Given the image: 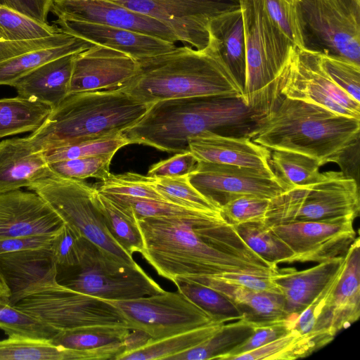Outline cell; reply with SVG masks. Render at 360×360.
Wrapping results in <instances>:
<instances>
[{
  "instance_id": "obj_1",
  "label": "cell",
  "mask_w": 360,
  "mask_h": 360,
  "mask_svg": "<svg viewBox=\"0 0 360 360\" xmlns=\"http://www.w3.org/2000/svg\"><path fill=\"white\" fill-rule=\"evenodd\" d=\"M142 257L158 275L175 278L214 277L226 273L270 277L278 266L264 259L240 237L220 211L136 220Z\"/></svg>"
},
{
  "instance_id": "obj_2",
  "label": "cell",
  "mask_w": 360,
  "mask_h": 360,
  "mask_svg": "<svg viewBox=\"0 0 360 360\" xmlns=\"http://www.w3.org/2000/svg\"><path fill=\"white\" fill-rule=\"evenodd\" d=\"M260 120L241 98L219 96L163 100L122 134L130 143L167 153L189 151L188 141L210 131L250 138Z\"/></svg>"
},
{
  "instance_id": "obj_3",
  "label": "cell",
  "mask_w": 360,
  "mask_h": 360,
  "mask_svg": "<svg viewBox=\"0 0 360 360\" xmlns=\"http://www.w3.org/2000/svg\"><path fill=\"white\" fill-rule=\"evenodd\" d=\"M138 63L136 75L122 89L143 103L209 96L244 98L243 89L210 37L203 49L176 46Z\"/></svg>"
},
{
  "instance_id": "obj_4",
  "label": "cell",
  "mask_w": 360,
  "mask_h": 360,
  "mask_svg": "<svg viewBox=\"0 0 360 360\" xmlns=\"http://www.w3.org/2000/svg\"><path fill=\"white\" fill-rule=\"evenodd\" d=\"M359 132L360 119L283 96L259 121L250 138L270 150L305 155L322 166L338 164L343 153L359 141Z\"/></svg>"
},
{
  "instance_id": "obj_5",
  "label": "cell",
  "mask_w": 360,
  "mask_h": 360,
  "mask_svg": "<svg viewBox=\"0 0 360 360\" xmlns=\"http://www.w3.org/2000/svg\"><path fill=\"white\" fill-rule=\"evenodd\" d=\"M152 104L122 89L69 94L27 136L40 151L87 139L122 134Z\"/></svg>"
},
{
  "instance_id": "obj_6",
  "label": "cell",
  "mask_w": 360,
  "mask_h": 360,
  "mask_svg": "<svg viewBox=\"0 0 360 360\" xmlns=\"http://www.w3.org/2000/svg\"><path fill=\"white\" fill-rule=\"evenodd\" d=\"M246 56L245 104L261 119L283 97L284 70L296 47L267 13L264 0H239Z\"/></svg>"
},
{
  "instance_id": "obj_7",
  "label": "cell",
  "mask_w": 360,
  "mask_h": 360,
  "mask_svg": "<svg viewBox=\"0 0 360 360\" xmlns=\"http://www.w3.org/2000/svg\"><path fill=\"white\" fill-rule=\"evenodd\" d=\"M56 269L58 283L103 300L135 299L165 291L138 264L120 262L84 237L78 264Z\"/></svg>"
},
{
  "instance_id": "obj_8",
  "label": "cell",
  "mask_w": 360,
  "mask_h": 360,
  "mask_svg": "<svg viewBox=\"0 0 360 360\" xmlns=\"http://www.w3.org/2000/svg\"><path fill=\"white\" fill-rule=\"evenodd\" d=\"M360 210L358 182L342 172L321 173L309 185L288 190L271 199L264 224L266 226L340 217L355 219Z\"/></svg>"
},
{
  "instance_id": "obj_9",
  "label": "cell",
  "mask_w": 360,
  "mask_h": 360,
  "mask_svg": "<svg viewBox=\"0 0 360 360\" xmlns=\"http://www.w3.org/2000/svg\"><path fill=\"white\" fill-rule=\"evenodd\" d=\"M12 305L60 331L97 326H127L110 302L67 288L56 278L31 285Z\"/></svg>"
},
{
  "instance_id": "obj_10",
  "label": "cell",
  "mask_w": 360,
  "mask_h": 360,
  "mask_svg": "<svg viewBox=\"0 0 360 360\" xmlns=\"http://www.w3.org/2000/svg\"><path fill=\"white\" fill-rule=\"evenodd\" d=\"M302 49L360 65V0H295Z\"/></svg>"
},
{
  "instance_id": "obj_11",
  "label": "cell",
  "mask_w": 360,
  "mask_h": 360,
  "mask_svg": "<svg viewBox=\"0 0 360 360\" xmlns=\"http://www.w3.org/2000/svg\"><path fill=\"white\" fill-rule=\"evenodd\" d=\"M41 196L63 221L122 263L136 266L131 255L109 233L94 198L95 187L83 180L52 174L27 187Z\"/></svg>"
},
{
  "instance_id": "obj_12",
  "label": "cell",
  "mask_w": 360,
  "mask_h": 360,
  "mask_svg": "<svg viewBox=\"0 0 360 360\" xmlns=\"http://www.w3.org/2000/svg\"><path fill=\"white\" fill-rule=\"evenodd\" d=\"M121 314L130 330L151 340L186 332L218 321L180 292L164 291L139 298L105 300ZM226 323V322H224Z\"/></svg>"
},
{
  "instance_id": "obj_13",
  "label": "cell",
  "mask_w": 360,
  "mask_h": 360,
  "mask_svg": "<svg viewBox=\"0 0 360 360\" xmlns=\"http://www.w3.org/2000/svg\"><path fill=\"white\" fill-rule=\"evenodd\" d=\"M167 26L179 42L197 50L209 43V25L219 15L240 8L239 0H110Z\"/></svg>"
},
{
  "instance_id": "obj_14",
  "label": "cell",
  "mask_w": 360,
  "mask_h": 360,
  "mask_svg": "<svg viewBox=\"0 0 360 360\" xmlns=\"http://www.w3.org/2000/svg\"><path fill=\"white\" fill-rule=\"evenodd\" d=\"M281 95L360 119V103L330 78L321 65L319 53L294 48L284 70Z\"/></svg>"
},
{
  "instance_id": "obj_15",
  "label": "cell",
  "mask_w": 360,
  "mask_h": 360,
  "mask_svg": "<svg viewBox=\"0 0 360 360\" xmlns=\"http://www.w3.org/2000/svg\"><path fill=\"white\" fill-rule=\"evenodd\" d=\"M188 179L219 210L229 200L242 195L271 200L286 191L273 173L231 165L198 161Z\"/></svg>"
},
{
  "instance_id": "obj_16",
  "label": "cell",
  "mask_w": 360,
  "mask_h": 360,
  "mask_svg": "<svg viewBox=\"0 0 360 360\" xmlns=\"http://www.w3.org/2000/svg\"><path fill=\"white\" fill-rule=\"evenodd\" d=\"M354 219L292 221L272 225L271 231L293 251V262H322L345 255L356 239Z\"/></svg>"
},
{
  "instance_id": "obj_17",
  "label": "cell",
  "mask_w": 360,
  "mask_h": 360,
  "mask_svg": "<svg viewBox=\"0 0 360 360\" xmlns=\"http://www.w3.org/2000/svg\"><path fill=\"white\" fill-rule=\"evenodd\" d=\"M139 63L112 49L92 45L75 54L69 94L124 88L136 75Z\"/></svg>"
},
{
  "instance_id": "obj_18",
  "label": "cell",
  "mask_w": 360,
  "mask_h": 360,
  "mask_svg": "<svg viewBox=\"0 0 360 360\" xmlns=\"http://www.w3.org/2000/svg\"><path fill=\"white\" fill-rule=\"evenodd\" d=\"M51 12L58 18L122 28L175 44L179 41L160 21L110 0H53Z\"/></svg>"
},
{
  "instance_id": "obj_19",
  "label": "cell",
  "mask_w": 360,
  "mask_h": 360,
  "mask_svg": "<svg viewBox=\"0 0 360 360\" xmlns=\"http://www.w3.org/2000/svg\"><path fill=\"white\" fill-rule=\"evenodd\" d=\"M360 316V241L356 237L345 261L326 288L318 321L319 330L333 336Z\"/></svg>"
},
{
  "instance_id": "obj_20",
  "label": "cell",
  "mask_w": 360,
  "mask_h": 360,
  "mask_svg": "<svg viewBox=\"0 0 360 360\" xmlns=\"http://www.w3.org/2000/svg\"><path fill=\"white\" fill-rule=\"evenodd\" d=\"M65 222L35 192L19 190L0 193V240L55 236Z\"/></svg>"
},
{
  "instance_id": "obj_21",
  "label": "cell",
  "mask_w": 360,
  "mask_h": 360,
  "mask_svg": "<svg viewBox=\"0 0 360 360\" xmlns=\"http://www.w3.org/2000/svg\"><path fill=\"white\" fill-rule=\"evenodd\" d=\"M60 32L124 53L137 62L169 53L175 43L151 35L105 25L57 18Z\"/></svg>"
},
{
  "instance_id": "obj_22",
  "label": "cell",
  "mask_w": 360,
  "mask_h": 360,
  "mask_svg": "<svg viewBox=\"0 0 360 360\" xmlns=\"http://www.w3.org/2000/svg\"><path fill=\"white\" fill-rule=\"evenodd\" d=\"M188 144L189 151L198 161L273 173L269 165L271 150L248 137L206 131L190 138Z\"/></svg>"
},
{
  "instance_id": "obj_23",
  "label": "cell",
  "mask_w": 360,
  "mask_h": 360,
  "mask_svg": "<svg viewBox=\"0 0 360 360\" xmlns=\"http://www.w3.org/2000/svg\"><path fill=\"white\" fill-rule=\"evenodd\" d=\"M345 256L319 262L302 271L278 269L270 276L283 297L286 319L292 323L315 300L340 270Z\"/></svg>"
},
{
  "instance_id": "obj_24",
  "label": "cell",
  "mask_w": 360,
  "mask_h": 360,
  "mask_svg": "<svg viewBox=\"0 0 360 360\" xmlns=\"http://www.w3.org/2000/svg\"><path fill=\"white\" fill-rule=\"evenodd\" d=\"M52 174L43 151L27 137L0 142V193L29 187Z\"/></svg>"
},
{
  "instance_id": "obj_25",
  "label": "cell",
  "mask_w": 360,
  "mask_h": 360,
  "mask_svg": "<svg viewBox=\"0 0 360 360\" xmlns=\"http://www.w3.org/2000/svg\"><path fill=\"white\" fill-rule=\"evenodd\" d=\"M76 53L65 55L44 63L16 80L11 86L15 88L18 96L41 103L53 109L69 95Z\"/></svg>"
},
{
  "instance_id": "obj_26",
  "label": "cell",
  "mask_w": 360,
  "mask_h": 360,
  "mask_svg": "<svg viewBox=\"0 0 360 360\" xmlns=\"http://www.w3.org/2000/svg\"><path fill=\"white\" fill-rule=\"evenodd\" d=\"M56 274L51 248L0 254V278L10 291L11 304L31 285L44 279L56 278Z\"/></svg>"
},
{
  "instance_id": "obj_27",
  "label": "cell",
  "mask_w": 360,
  "mask_h": 360,
  "mask_svg": "<svg viewBox=\"0 0 360 360\" xmlns=\"http://www.w3.org/2000/svg\"><path fill=\"white\" fill-rule=\"evenodd\" d=\"M120 349L110 346L91 350H75L51 341L20 337L0 340V360H101L114 359Z\"/></svg>"
},
{
  "instance_id": "obj_28",
  "label": "cell",
  "mask_w": 360,
  "mask_h": 360,
  "mask_svg": "<svg viewBox=\"0 0 360 360\" xmlns=\"http://www.w3.org/2000/svg\"><path fill=\"white\" fill-rule=\"evenodd\" d=\"M185 278L210 287L231 300L243 311L248 321L261 322L286 317L284 300L281 294L233 285L210 277Z\"/></svg>"
},
{
  "instance_id": "obj_29",
  "label": "cell",
  "mask_w": 360,
  "mask_h": 360,
  "mask_svg": "<svg viewBox=\"0 0 360 360\" xmlns=\"http://www.w3.org/2000/svg\"><path fill=\"white\" fill-rule=\"evenodd\" d=\"M209 35L236 79L244 89L246 78L245 42L240 8L223 13L209 25Z\"/></svg>"
},
{
  "instance_id": "obj_30",
  "label": "cell",
  "mask_w": 360,
  "mask_h": 360,
  "mask_svg": "<svg viewBox=\"0 0 360 360\" xmlns=\"http://www.w3.org/2000/svg\"><path fill=\"white\" fill-rule=\"evenodd\" d=\"M224 322H214L186 332L159 340L150 339L144 345L124 352L116 360L168 359L169 357L200 344L220 329Z\"/></svg>"
},
{
  "instance_id": "obj_31",
  "label": "cell",
  "mask_w": 360,
  "mask_h": 360,
  "mask_svg": "<svg viewBox=\"0 0 360 360\" xmlns=\"http://www.w3.org/2000/svg\"><path fill=\"white\" fill-rule=\"evenodd\" d=\"M253 323L243 319L231 323H225L200 344L173 355L167 360H221L225 354L251 335Z\"/></svg>"
},
{
  "instance_id": "obj_32",
  "label": "cell",
  "mask_w": 360,
  "mask_h": 360,
  "mask_svg": "<svg viewBox=\"0 0 360 360\" xmlns=\"http://www.w3.org/2000/svg\"><path fill=\"white\" fill-rule=\"evenodd\" d=\"M51 110L47 105L19 96L0 99V139L34 131Z\"/></svg>"
},
{
  "instance_id": "obj_33",
  "label": "cell",
  "mask_w": 360,
  "mask_h": 360,
  "mask_svg": "<svg viewBox=\"0 0 360 360\" xmlns=\"http://www.w3.org/2000/svg\"><path fill=\"white\" fill-rule=\"evenodd\" d=\"M93 44L77 38L66 44L32 51L0 63V85L13 84L39 66L55 58L79 53Z\"/></svg>"
},
{
  "instance_id": "obj_34",
  "label": "cell",
  "mask_w": 360,
  "mask_h": 360,
  "mask_svg": "<svg viewBox=\"0 0 360 360\" xmlns=\"http://www.w3.org/2000/svg\"><path fill=\"white\" fill-rule=\"evenodd\" d=\"M269 165L286 191L315 183L321 176L317 160L292 151L271 150Z\"/></svg>"
},
{
  "instance_id": "obj_35",
  "label": "cell",
  "mask_w": 360,
  "mask_h": 360,
  "mask_svg": "<svg viewBox=\"0 0 360 360\" xmlns=\"http://www.w3.org/2000/svg\"><path fill=\"white\" fill-rule=\"evenodd\" d=\"M131 330L124 326H97L59 331L53 345L75 350H91L125 344Z\"/></svg>"
},
{
  "instance_id": "obj_36",
  "label": "cell",
  "mask_w": 360,
  "mask_h": 360,
  "mask_svg": "<svg viewBox=\"0 0 360 360\" xmlns=\"http://www.w3.org/2000/svg\"><path fill=\"white\" fill-rule=\"evenodd\" d=\"M94 198L105 226L116 243L131 255L134 252L141 253L143 243L136 221L131 219L114 201L96 188Z\"/></svg>"
},
{
  "instance_id": "obj_37",
  "label": "cell",
  "mask_w": 360,
  "mask_h": 360,
  "mask_svg": "<svg viewBox=\"0 0 360 360\" xmlns=\"http://www.w3.org/2000/svg\"><path fill=\"white\" fill-rule=\"evenodd\" d=\"M173 283L179 292L215 319L226 323L245 319L233 302L215 290L182 276L175 278Z\"/></svg>"
},
{
  "instance_id": "obj_38",
  "label": "cell",
  "mask_w": 360,
  "mask_h": 360,
  "mask_svg": "<svg viewBox=\"0 0 360 360\" xmlns=\"http://www.w3.org/2000/svg\"><path fill=\"white\" fill-rule=\"evenodd\" d=\"M234 227L246 245L267 262H293V251L263 222H247Z\"/></svg>"
},
{
  "instance_id": "obj_39",
  "label": "cell",
  "mask_w": 360,
  "mask_h": 360,
  "mask_svg": "<svg viewBox=\"0 0 360 360\" xmlns=\"http://www.w3.org/2000/svg\"><path fill=\"white\" fill-rule=\"evenodd\" d=\"M318 349L311 338L292 329L274 341L254 350L233 356L230 360H292L306 357Z\"/></svg>"
},
{
  "instance_id": "obj_40",
  "label": "cell",
  "mask_w": 360,
  "mask_h": 360,
  "mask_svg": "<svg viewBox=\"0 0 360 360\" xmlns=\"http://www.w3.org/2000/svg\"><path fill=\"white\" fill-rule=\"evenodd\" d=\"M0 328L8 337L46 341H51L60 331L5 302H0Z\"/></svg>"
},
{
  "instance_id": "obj_41",
  "label": "cell",
  "mask_w": 360,
  "mask_h": 360,
  "mask_svg": "<svg viewBox=\"0 0 360 360\" xmlns=\"http://www.w3.org/2000/svg\"><path fill=\"white\" fill-rule=\"evenodd\" d=\"M60 32L56 25L42 22L0 5V40L22 41L49 37Z\"/></svg>"
},
{
  "instance_id": "obj_42",
  "label": "cell",
  "mask_w": 360,
  "mask_h": 360,
  "mask_svg": "<svg viewBox=\"0 0 360 360\" xmlns=\"http://www.w3.org/2000/svg\"><path fill=\"white\" fill-rule=\"evenodd\" d=\"M131 144L122 134L91 139L60 146L43 151L48 162H56L101 155H115L121 148Z\"/></svg>"
},
{
  "instance_id": "obj_43",
  "label": "cell",
  "mask_w": 360,
  "mask_h": 360,
  "mask_svg": "<svg viewBox=\"0 0 360 360\" xmlns=\"http://www.w3.org/2000/svg\"><path fill=\"white\" fill-rule=\"evenodd\" d=\"M151 185L167 202L205 211H220L190 183L188 175L179 177L153 178Z\"/></svg>"
},
{
  "instance_id": "obj_44",
  "label": "cell",
  "mask_w": 360,
  "mask_h": 360,
  "mask_svg": "<svg viewBox=\"0 0 360 360\" xmlns=\"http://www.w3.org/2000/svg\"><path fill=\"white\" fill-rule=\"evenodd\" d=\"M104 194L114 201L127 215L134 221L150 217L186 216L205 211L194 210L163 200L122 195Z\"/></svg>"
},
{
  "instance_id": "obj_45",
  "label": "cell",
  "mask_w": 360,
  "mask_h": 360,
  "mask_svg": "<svg viewBox=\"0 0 360 360\" xmlns=\"http://www.w3.org/2000/svg\"><path fill=\"white\" fill-rule=\"evenodd\" d=\"M115 155H101L49 162L51 172L57 176L84 180L88 178L104 179L110 172Z\"/></svg>"
},
{
  "instance_id": "obj_46",
  "label": "cell",
  "mask_w": 360,
  "mask_h": 360,
  "mask_svg": "<svg viewBox=\"0 0 360 360\" xmlns=\"http://www.w3.org/2000/svg\"><path fill=\"white\" fill-rule=\"evenodd\" d=\"M96 188L104 193L166 201L151 185V177L134 172L110 173Z\"/></svg>"
},
{
  "instance_id": "obj_47",
  "label": "cell",
  "mask_w": 360,
  "mask_h": 360,
  "mask_svg": "<svg viewBox=\"0 0 360 360\" xmlns=\"http://www.w3.org/2000/svg\"><path fill=\"white\" fill-rule=\"evenodd\" d=\"M323 69L352 98L360 103V65L347 59L319 53Z\"/></svg>"
},
{
  "instance_id": "obj_48",
  "label": "cell",
  "mask_w": 360,
  "mask_h": 360,
  "mask_svg": "<svg viewBox=\"0 0 360 360\" xmlns=\"http://www.w3.org/2000/svg\"><path fill=\"white\" fill-rule=\"evenodd\" d=\"M269 200L252 195H242L224 204L220 212L225 220L233 226L254 221L264 223Z\"/></svg>"
},
{
  "instance_id": "obj_49",
  "label": "cell",
  "mask_w": 360,
  "mask_h": 360,
  "mask_svg": "<svg viewBox=\"0 0 360 360\" xmlns=\"http://www.w3.org/2000/svg\"><path fill=\"white\" fill-rule=\"evenodd\" d=\"M291 330L290 323L286 319L254 322L251 335L225 354L221 360H230L233 356L259 348L287 334Z\"/></svg>"
},
{
  "instance_id": "obj_50",
  "label": "cell",
  "mask_w": 360,
  "mask_h": 360,
  "mask_svg": "<svg viewBox=\"0 0 360 360\" xmlns=\"http://www.w3.org/2000/svg\"><path fill=\"white\" fill-rule=\"evenodd\" d=\"M268 14L283 34L302 49L295 0H264Z\"/></svg>"
},
{
  "instance_id": "obj_51",
  "label": "cell",
  "mask_w": 360,
  "mask_h": 360,
  "mask_svg": "<svg viewBox=\"0 0 360 360\" xmlns=\"http://www.w3.org/2000/svg\"><path fill=\"white\" fill-rule=\"evenodd\" d=\"M82 237L76 229L64 224L55 235L51 247L56 267H68L78 264Z\"/></svg>"
},
{
  "instance_id": "obj_52",
  "label": "cell",
  "mask_w": 360,
  "mask_h": 360,
  "mask_svg": "<svg viewBox=\"0 0 360 360\" xmlns=\"http://www.w3.org/2000/svg\"><path fill=\"white\" fill-rule=\"evenodd\" d=\"M77 37L63 32L53 36L31 40H0V63L22 53L41 49L68 44Z\"/></svg>"
},
{
  "instance_id": "obj_53",
  "label": "cell",
  "mask_w": 360,
  "mask_h": 360,
  "mask_svg": "<svg viewBox=\"0 0 360 360\" xmlns=\"http://www.w3.org/2000/svg\"><path fill=\"white\" fill-rule=\"evenodd\" d=\"M198 163V160L190 151L178 153L153 164L148 169L147 176L153 178L187 176L195 170Z\"/></svg>"
},
{
  "instance_id": "obj_54",
  "label": "cell",
  "mask_w": 360,
  "mask_h": 360,
  "mask_svg": "<svg viewBox=\"0 0 360 360\" xmlns=\"http://www.w3.org/2000/svg\"><path fill=\"white\" fill-rule=\"evenodd\" d=\"M210 278L233 285L281 295L278 288L270 277L259 276L250 274L226 273Z\"/></svg>"
},
{
  "instance_id": "obj_55",
  "label": "cell",
  "mask_w": 360,
  "mask_h": 360,
  "mask_svg": "<svg viewBox=\"0 0 360 360\" xmlns=\"http://www.w3.org/2000/svg\"><path fill=\"white\" fill-rule=\"evenodd\" d=\"M53 1V0H0V5L40 22L48 23L47 17Z\"/></svg>"
},
{
  "instance_id": "obj_56",
  "label": "cell",
  "mask_w": 360,
  "mask_h": 360,
  "mask_svg": "<svg viewBox=\"0 0 360 360\" xmlns=\"http://www.w3.org/2000/svg\"><path fill=\"white\" fill-rule=\"evenodd\" d=\"M55 236H32L0 240V254L30 249L51 248Z\"/></svg>"
},
{
  "instance_id": "obj_57",
  "label": "cell",
  "mask_w": 360,
  "mask_h": 360,
  "mask_svg": "<svg viewBox=\"0 0 360 360\" xmlns=\"http://www.w3.org/2000/svg\"><path fill=\"white\" fill-rule=\"evenodd\" d=\"M359 141L351 146L342 155L338 163L342 172L346 176L353 178L358 182Z\"/></svg>"
},
{
  "instance_id": "obj_58",
  "label": "cell",
  "mask_w": 360,
  "mask_h": 360,
  "mask_svg": "<svg viewBox=\"0 0 360 360\" xmlns=\"http://www.w3.org/2000/svg\"><path fill=\"white\" fill-rule=\"evenodd\" d=\"M10 296L8 288L0 278V302H9Z\"/></svg>"
}]
</instances>
